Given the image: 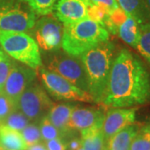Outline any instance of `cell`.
<instances>
[{
  "label": "cell",
  "instance_id": "27",
  "mask_svg": "<svg viewBox=\"0 0 150 150\" xmlns=\"http://www.w3.org/2000/svg\"><path fill=\"white\" fill-rule=\"evenodd\" d=\"M13 62L8 55L0 49V92L3 90L5 81L12 68Z\"/></svg>",
  "mask_w": 150,
  "mask_h": 150
},
{
  "label": "cell",
  "instance_id": "33",
  "mask_svg": "<svg viewBox=\"0 0 150 150\" xmlns=\"http://www.w3.org/2000/svg\"><path fill=\"white\" fill-rule=\"evenodd\" d=\"M146 3H147V4L149 6V8L150 9V0H146Z\"/></svg>",
  "mask_w": 150,
  "mask_h": 150
},
{
  "label": "cell",
  "instance_id": "6",
  "mask_svg": "<svg viewBox=\"0 0 150 150\" xmlns=\"http://www.w3.org/2000/svg\"><path fill=\"white\" fill-rule=\"evenodd\" d=\"M38 77L51 96L59 100L93 103V98L88 92L81 90L60 75L44 68H39Z\"/></svg>",
  "mask_w": 150,
  "mask_h": 150
},
{
  "label": "cell",
  "instance_id": "14",
  "mask_svg": "<svg viewBox=\"0 0 150 150\" xmlns=\"http://www.w3.org/2000/svg\"><path fill=\"white\" fill-rule=\"evenodd\" d=\"M76 106L69 103L54 104L48 112L50 122L63 134V139L73 131L69 128L70 116Z\"/></svg>",
  "mask_w": 150,
  "mask_h": 150
},
{
  "label": "cell",
  "instance_id": "31",
  "mask_svg": "<svg viewBox=\"0 0 150 150\" xmlns=\"http://www.w3.org/2000/svg\"><path fill=\"white\" fill-rule=\"evenodd\" d=\"M67 146V150H77L79 149L80 147H82V143L81 139L79 138H72L71 139L66 143Z\"/></svg>",
  "mask_w": 150,
  "mask_h": 150
},
{
  "label": "cell",
  "instance_id": "10",
  "mask_svg": "<svg viewBox=\"0 0 150 150\" xmlns=\"http://www.w3.org/2000/svg\"><path fill=\"white\" fill-rule=\"evenodd\" d=\"M35 78L36 72L34 69L27 65L23 66L13 63L10 72L1 92L4 93L17 107V103L20 95L32 84Z\"/></svg>",
  "mask_w": 150,
  "mask_h": 150
},
{
  "label": "cell",
  "instance_id": "26",
  "mask_svg": "<svg viewBox=\"0 0 150 150\" xmlns=\"http://www.w3.org/2000/svg\"><path fill=\"white\" fill-rule=\"evenodd\" d=\"M111 10L102 4L88 5L87 8V17L103 25V23L105 20V18H107Z\"/></svg>",
  "mask_w": 150,
  "mask_h": 150
},
{
  "label": "cell",
  "instance_id": "35",
  "mask_svg": "<svg viewBox=\"0 0 150 150\" xmlns=\"http://www.w3.org/2000/svg\"><path fill=\"white\" fill-rule=\"evenodd\" d=\"M0 150H6V149H4L2 146H0Z\"/></svg>",
  "mask_w": 150,
  "mask_h": 150
},
{
  "label": "cell",
  "instance_id": "30",
  "mask_svg": "<svg viewBox=\"0 0 150 150\" xmlns=\"http://www.w3.org/2000/svg\"><path fill=\"white\" fill-rule=\"evenodd\" d=\"M102 5L106 6L110 10L112 11L115 8H119L116 0H87V5Z\"/></svg>",
  "mask_w": 150,
  "mask_h": 150
},
{
  "label": "cell",
  "instance_id": "5",
  "mask_svg": "<svg viewBox=\"0 0 150 150\" xmlns=\"http://www.w3.org/2000/svg\"><path fill=\"white\" fill-rule=\"evenodd\" d=\"M36 23L35 12L22 0L0 6V30L24 33Z\"/></svg>",
  "mask_w": 150,
  "mask_h": 150
},
{
  "label": "cell",
  "instance_id": "12",
  "mask_svg": "<svg viewBox=\"0 0 150 150\" xmlns=\"http://www.w3.org/2000/svg\"><path fill=\"white\" fill-rule=\"evenodd\" d=\"M105 112L103 108L75 107L71 113L69 128L83 131L93 127H102Z\"/></svg>",
  "mask_w": 150,
  "mask_h": 150
},
{
  "label": "cell",
  "instance_id": "20",
  "mask_svg": "<svg viewBox=\"0 0 150 150\" xmlns=\"http://www.w3.org/2000/svg\"><path fill=\"white\" fill-rule=\"evenodd\" d=\"M136 48L139 54L150 63V23L140 26V34Z\"/></svg>",
  "mask_w": 150,
  "mask_h": 150
},
{
  "label": "cell",
  "instance_id": "32",
  "mask_svg": "<svg viewBox=\"0 0 150 150\" xmlns=\"http://www.w3.org/2000/svg\"><path fill=\"white\" fill-rule=\"evenodd\" d=\"M26 150H47V149H46L44 144L39 142V143L35 144H33L31 146L27 147V149Z\"/></svg>",
  "mask_w": 150,
  "mask_h": 150
},
{
  "label": "cell",
  "instance_id": "7",
  "mask_svg": "<svg viewBox=\"0 0 150 150\" xmlns=\"http://www.w3.org/2000/svg\"><path fill=\"white\" fill-rule=\"evenodd\" d=\"M53 105L52 100L43 88L33 83L20 95L17 108L29 120L36 121L47 115Z\"/></svg>",
  "mask_w": 150,
  "mask_h": 150
},
{
  "label": "cell",
  "instance_id": "34",
  "mask_svg": "<svg viewBox=\"0 0 150 150\" xmlns=\"http://www.w3.org/2000/svg\"><path fill=\"white\" fill-rule=\"evenodd\" d=\"M77 150H84V149H83V147H80L79 149H77Z\"/></svg>",
  "mask_w": 150,
  "mask_h": 150
},
{
  "label": "cell",
  "instance_id": "21",
  "mask_svg": "<svg viewBox=\"0 0 150 150\" xmlns=\"http://www.w3.org/2000/svg\"><path fill=\"white\" fill-rule=\"evenodd\" d=\"M130 150H150V124L139 129L132 141Z\"/></svg>",
  "mask_w": 150,
  "mask_h": 150
},
{
  "label": "cell",
  "instance_id": "8",
  "mask_svg": "<svg viewBox=\"0 0 150 150\" xmlns=\"http://www.w3.org/2000/svg\"><path fill=\"white\" fill-rule=\"evenodd\" d=\"M48 70L64 78L81 90L88 92L85 71L79 57L68 54H55L49 61Z\"/></svg>",
  "mask_w": 150,
  "mask_h": 150
},
{
  "label": "cell",
  "instance_id": "19",
  "mask_svg": "<svg viewBox=\"0 0 150 150\" xmlns=\"http://www.w3.org/2000/svg\"><path fill=\"white\" fill-rule=\"evenodd\" d=\"M120 38L131 47L136 48L140 34V26L134 18L128 16L126 20L118 28Z\"/></svg>",
  "mask_w": 150,
  "mask_h": 150
},
{
  "label": "cell",
  "instance_id": "13",
  "mask_svg": "<svg viewBox=\"0 0 150 150\" xmlns=\"http://www.w3.org/2000/svg\"><path fill=\"white\" fill-rule=\"evenodd\" d=\"M88 5L83 0H59L55 6V17L64 26L84 19Z\"/></svg>",
  "mask_w": 150,
  "mask_h": 150
},
{
  "label": "cell",
  "instance_id": "9",
  "mask_svg": "<svg viewBox=\"0 0 150 150\" xmlns=\"http://www.w3.org/2000/svg\"><path fill=\"white\" fill-rule=\"evenodd\" d=\"M35 39L38 47L45 51L58 50L62 47L64 27L53 15H44L34 24Z\"/></svg>",
  "mask_w": 150,
  "mask_h": 150
},
{
  "label": "cell",
  "instance_id": "29",
  "mask_svg": "<svg viewBox=\"0 0 150 150\" xmlns=\"http://www.w3.org/2000/svg\"><path fill=\"white\" fill-rule=\"evenodd\" d=\"M44 144L47 150H67L66 142L61 138L45 141Z\"/></svg>",
  "mask_w": 150,
  "mask_h": 150
},
{
  "label": "cell",
  "instance_id": "3",
  "mask_svg": "<svg viewBox=\"0 0 150 150\" xmlns=\"http://www.w3.org/2000/svg\"><path fill=\"white\" fill-rule=\"evenodd\" d=\"M109 33L98 22L88 18L64 26L62 47L66 54L79 57L88 50L108 41Z\"/></svg>",
  "mask_w": 150,
  "mask_h": 150
},
{
  "label": "cell",
  "instance_id": "15",
  "mask_svg": "<svg viewBox=\"0 0 150 150\" xmlns=\"http://www.w3.org/2000/svg\"><path fill=\"white\" fill-rule=\"evenodd\" d=\"M128 16L132 17L139 26L150 23V9L146 0H116Z\"/></svg>",
  "mask_w": 150,
  "mask_h": 150
},
{
  "label": "cell",
  "instance_id": "1",
  "mask_svg": "<svg viewBox=\"0 0 150 150\" xmlns=\"http://www.w3.org/2000/svg\"><path fill=\"white\" fill-rule=\"evenodd\" d=\"M150 100V74L143 62L126 48L114 57L102 104L129 108Z\"/></svg>",
  "mask_w": 150,
  "mask_h": 150
},
{
  "label": "cell",
  "instance_id": "17",
  "mask_svg": "<svg viewBox=\"0 0 150 150\" xmlns=\"http://www.w3.org/2000/svg\"><path fill=\"white\" fill-rule=\"evenodd\" d=\"M0 146L6 150H26L27 146L21 132L6 126L0 125Z\"/></svg>",
  "mask_w": 150,
  "mask_h": 150
},
{
  "label": "cell",
  "instance_id": "11",
  "mask_svg": "<svg viewBox=\"0 0 150 150\" xmlns=\"http://www.w3.org/2000/svg\"><path fill=\"white\" fill-rule=\"evenodd\" d=\"M136 108H114L108 110L103 118L101 131L107 141L125 127L134 123L136 118Z\"/></svg>",
  "mask_w": 150,
  "mask_h": 150
},
{
  "label": "cell",
  "instance_id": "22",
  "mask_svg": "<svg viewBox=\"0 0 150 150\" xmlns=\"http://www.w3.org/2000/svg\"><path fill=\"white\" fill-rule=\"evenodd\" d=\"M39 129L42 136V139L44 141H48L54 139L61 138L63 139V134L59 129L50 122L48 115L43 116L39 121Z\"/></svg>",
  "mask_w": 150,
  "mask_h": 150
},
{
  "label": "cell",
  "instance_id": "28",
  "mask_svg": "<svg viewBox=\"0 0 150 150\" xmlns=\"http://www.w3.org/2000/svg\"><path fill=\"white\" fill-rule=\"evenodd\" d=\"M18 110L16 105L2 92H0V125L11 112Z\"/></svg>",
  "mask_w": 150,
  "mask_h": 150
},
{
  "label": "cell",
  "instance_id": "25",
  "mask_svg": "<svg viewBox=\"0 0 150 150\" xmlns=\"http://www.w3.org/2000/svg\"><path fill=\"white\" fill-rule=\"evenodd\" d=\"M21 134L27 147L39 143L42 140L39 127L34 123H28L27 126L22 130Z\"/></svg>",
  "mask_w": 150,
  "mask_h": 150
},
{
  "label": "cell",
  "instance_id": "23",
  "mask_svg": "<svg viewBox=\"0 0 150 150\" xmlns=\"http://www.w3.org/2000/svg\"><path fill=\"white\" fill-rule=\"evenodd\" d=\"M29 121L30 120L23 113H22L18 110H15V111L11 112L10 114L5 118L3 124L9 127L11 129L21 132L22 130L29 123Z\"/></svg>",
  "mask_w": 150,
  "mask_h": 150
},
{
  "label": "cell",
  "instance_id": "2",
  "mask_svg": "<svg viewBox=\"0 0 150 150\" xmlns=\"http://www.w3.org/2000/svg\"><path fill=\"white\" fill-rule=\"evenodd\" d=\"M115 47L106 41L81 54L79 58L85 71L88 93L93 102L102 103L107 88Z\"/></svg>",
  "mask_w": 150,
  "mask_h": 150
},
{
  "label": "cell",
  "instance_id": "24",
  "mask_svg": "<svg viewBox=\"0 0 150 150\" xmlns=\"http://www.w3.org/2000/svg\"><path fill=\"white\" fill-rule=\"evenodd\" d=\"M26 3L29 7L39 15L50 14L54 9L55 3L57 0H22Z\"/></svg>",
  "mask_w": 150,
  "mask_h": 150
},
{
  "label": "cell",
  "instance_id": "4",
  "mask_svg": "<svg viewBox=\"0 0 150 150\" xmlns=\"http://www.w3.org/2000/svg\"><path fill=\"white\" fill-rule=\"evenodd\" d=\"M0 45L6 54L33 69L41 67L42 60L38 45L26 33L0 30Z\"/></svg>",
  "mask_w": 150,
  "mask_h": 150
},
{
  "label": "cell",
  "instance_id": "16",
  "mask_svg": "<svg viewBox=\"0 0 150 150\" xmlns=\"http://www.w3.org/2000/svg\"><path fill=\"white\" fill-rule=\"evenodd\" d=\"M139 129V126L134 123L125 127L106 141V150H130Z\"/></svg>",
  "mask_w": 150,
  "mask_h": 150
},
{
  "label": "cell",
  "instance_id": "36",
  "mask_svg": "<svg viewBox=\"0 0 150 150\" xmlns=\"http://www.w3.org/2000/svg\"><path fill=\"white\" fill-rule=\"evenodd\" d=\"M83 1H84V2H85V3H86V4H87V0H83Z\"/></svg>",
  "mask_w": 150,
  "mask_h": 150
},
{
  "label": "cell",
  "instance_id": "18",
  "mask_svg": "<svg viewBox=\"0 0 150 150\" xmlns=\"http://www.w3.org/2000/svg\"><path fill=\"white\" fill-rule=\"evenodd\" d=\"M80 139L84 150H106V140L100 127L81 131Z\"/></svg>",
  "mask_w": 150,
  "mask_h": 150
}]
</instances>
